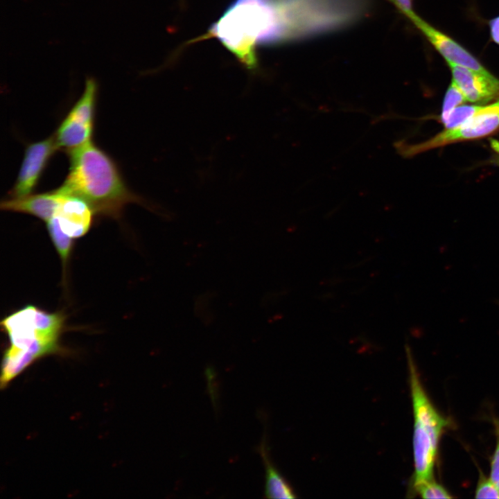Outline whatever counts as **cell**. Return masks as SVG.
<instances>
[{
    "instance_id": "6da1fadb",
    "label": "cell",
    "mask_w": 499,
    "mask_h": 499,
    "mask_svg": "<svg viewBox=\"0 0 499 499\" xmlns=\"http://www.w3.org/2000/svg\"><path fill=\"white\" fill-rule=\"evenodd\" d=\"M68 154L69 171L61 187L85 200L94 213L117 218L128 204L142 202L114 160L91 140Z\"/></svg>"
},
{
    "instance_id": "7a4b0ae2",
    "label": "cell",
    "mask_w": 499,
    "mask_h": 499,
    "mask_svg": "<svg viewBox=\"0 0 499 499\" xmlns=\"http://www.w3.org/2000/svg\"><path fill=\"white\" fill-rule=\"evenodd\" d=\"M200 38L217 39L245 68L255 70L257 46L282 44L274 0H234Z\"/></svg>"
},
{
    "instance_id": "3957f363",
    "label": "cell",
    "mask_w": 499,
    "mask_h": 499,
    "mask_svg": "<svg viewBox=\"0 0 499 499\" xmlns=\"http://www.w3.org/2000/svg\"><path fill=\"white\" fill-rule=\"evenodd\" d=\"M64 321L61 313H48L33 305L26 306L1 321L10 342L3 360L2 386L34 360L58 350Z\"/></svg>"
},
{
    "instance_id": "277c9868",
    "label": "cell",
    "mask_w": 499,
    "mask_h": 499,
    "mask_svg": "<svg viewBox=\"0 0 499 499\" xmlns=\"http://www.w3.org/2000/svg\"><path fill=\"white\" fill-rule=\"evenodd\" d=\"M286 42L332 33L358 21L371 0H275Z\"/></svg>"
},
{
    "instance_id": "5b68a950",
    "label": "cell",
    "mask_w": 499,
    "mask_h": 499,
    "mask_svg": "<svg viewBox=\"0 0 499 499\" xmlns=\"http://www.w3.org/2000/svg\"><path fill=\"white\" fill-rule=\"evenodd\" d=\"M408 367L414 414L413 484L433 479V470L439 439L448 421L432 404L420 380L417 367L410 354Z\"/></svg>"
},
{
    "instance_id": "8992f818",
    "label": "cell",
    "mask_w": 499,
    "mask_h": 499,
    "mask_svg": "<svg viewBox=\"0 0 499 499\" xmlns=\"http://www.w3.org/2000/svg\"><path fill=\"white\" fill-rule=\"evenodd\" d=\"M98 86L87 78L80 98L54 134L59 149L69 152L91 141L94 128Z\"/></svg>"
},
{
    "instance_id": "52a82bcc",
    "label": "cell",
    "mask_w": 499,
    "mask_h": 499,
    "mask_svg": "<svg viewBox=\"0 0 499 499\" xmlns=\"http://www.w3.org/2000/svg\"><path fill=\"white\" fill-rule=\"evenodd\" d=\"M499 130V99L482 105L480 112L462 125L444 129L430 139L403 148L405 155H414L423 151L453 143L482 139Z\"/></svg>"
},
{
    "instance_id": "ba28073f",
    "label": "cell",
    "mask_w": 499,
    "mask_h": 499,
    "mask_svg": "<svg viewBox=\"0 0 499 499\" xmlns=\"http://www.w3.org/2000/svg\"><path fill=\"white\" fill-rule=\"evenodd\" d=\"M58 149L54 134L28 145L10 196L17 198L30 194L38 184L51 157Z\"/></svg>"
},
{
    "instance_id": "9c48e42d",
    "label": "cell",
    "mask_w": 499,
    "mask_h": 499,
    "mask_svg": "<svg viewBox=\"0 0 499 499\" xmlns=\"http://www.w3.org/2000/svg\"><path fill=\"white\" fill-rule=\"evenodd\" d=\"M408 18L425 35L448 64L466 67L484 73H489L466 49L451 37L430 26L415 12Z\"/></svg>"
},
{
    "instance_id": "30bf717a",
    "label": "cell",
    "mask_w": 499,
    "mask_h": 499,
    "mask_svg": "<svg viewBox=\"0 0 499 499\" xmlns=\"http://www.w3.org/2000/svg\"><path fill=\"white\" fill-rule=\"evenodd\" d=\"M453 79L467 101L487 103L499 99V80L490 72L484 73L466 67L448 64Z\"/></svg>"
},
{
    "instance_id": "8fae6325",
    "label": "cell",
    "mask_w": 499,
    "mask_h": 499,
    "mask_svg": "<svg viewBox=\"0 0 499 499\" xmlns=\"http://www.w3.org/2000/svg\"><path fill=\"white\" fill-rule=\"evenodd\" d=\"M94 214L81 198L67 193L52 217L61 230L71 238L84 236L89 229Z\"/></svg>"
},
{
    "instance_id": "7c38bea8",
    "label": "cell",
    "mask_w": 499,
    "mask_h": 499,
    "mask_svg": "<svg viewBox=\"0 0 499 499\" xmlns=\"http://www.w3.org/2000/svg\"><path fill=\"white\" fill-rule=\"evenodd\" d=\"M67 193L60 188L51 191L28 194L21 197L12 198L1 202V209L5 211L28 213L45 222L55 214L60 203Z\"/></svg>"
},
{
    "instance_id": "4fadbf2b",
    "label": "cell",
    "mask_w": 499,
    "mask_h": 499,
    "mask_svg": "<svg viewBox=\"0 0 499 499\" xmlns=\"http://www.w3.org/2000/svg\"><path fill=\"white\" fill-rule=\"evenodd\" d=\"M256 450L262 458L265 471V498H296L291 486L283 475H281L271 460L265 434Z\"/></svg>"
},
{
    "instance_id": "5bb4252c",
    "label": "cell",
    "mask_w": 499,
    "mask_h": 499,
    "mask_svg": "<svg viewBox=\"0 0 499 499\" xmlns=\"http://www.w3.org/2000/svg\"><path fill=\"white\" fill-rule=\"evenodd\" d=\"M46 223L51 238L61 258L63 268H64L72 250L73 238L61 230L53 218Z\"/></svg>"
},
{
    "instance_id": "9a60e30c",
    "label": "cell",
    "mask_w": 499,
    "mask_h": 499,
    "mask_svg": "<svg viewBox=\"0 0 499 499\" xmlns=\"http://www.w3.org/2000/svg\"><path fill=\"white\" fill-rule=\"evenodd\" d=\"M465 102H467V100L464 94L455 82L452 80L444 96L440 116L441 122L444 123L451 112Z\"/></svg>"
},
{
    "instance_id": "2e32d148",
    "label": "cell",
    "mask_w": 499,
    "mask_h": 499,
    "mask_svg": "<svg viewBox=\"0 0 499 499\" xmlns=\"http://www.w3.org/2000/svg\"><path fill=\"white\" fill-rule=\"evenodd\" d=\"M482 105H460L456 107L444 123L445 129L457 128L478 114Z\"/></svg>"
},
{
    "instance_id": "e0dca14e",
    "label": "cell",
    "mask_w": 499,
    "mask_h": 499,
    "mask_svg": "<svg viewBox=\"0 0 499 499\" xmlns=\"http://www.w3.org/2000/svg\"><path fill=\"white\" fill-rule=\"evenodd\" d=\"M416 493L423 498H451L447 490L433 479L413 484Z\"/></svg>"
},
{
    "instance_id": "ac0fdd59",
    "label": "cell",
    "mask_w": 499,
    "mask_h": 499,
    "mask_svg": "<svg viewBox=\"0 0 499 499\" xmlns=\"http://www.w3.org/2000/svg\"><path fill=\"white\" fill-rule=\"evenodd\" d=\"M476 498H499V490L490 479L481 477L476 487Z\"/></svg>"
},
{
    "instance_id": "d6986e66",
    "label": "cell",
    "mask_w": 499,
    "mask_h": 499,
    "mask_svg": "<svg viewBox=\"0 0 499 499\" xmlns=\"http://www.w3.org/2000/svg\"><path fill=\"white\" fill-rule=\"evenodd\" d=\"M489 479L499 490V440L491 460Z\"/></svg>"
},
{
    "instance_id": "ffe728a7",
    "label": "cell",
    "mask_w": 499,
    "mask_h": 499,
    "mask_svg": "<svg viewBox=\"0 0 499 499\" xmlns=\"http://www.w3.org/2000/svg\"><path fill=\"white\" fill-rule=\"evenodd\" d=\"M406 17L413 14L412 0H389Z\"/></svg>"
},
{
    "instance_id": "44dd1931",
    "label": "cell",
    "mask_w": 499,
    "mask_h": 499,
    "mask_svg": "<svg viewBox=\"0 0 499 499\" xmlns=\"http://www.w3.org/2000/svg\"><path fill=\"white\" fill-rule=\"evenodd\" d=\"M491 36L494 42L499 44V16L489 21Z\"/></svg>"
},
{
    "instance_id": "7402d4cb",
    "label": "cell",
    "mask_w": 499,
    "mask_h": 499,
    "mask_svg": "<svg viewBox=\"0 0 499 499\" xmlns=\"http://www.w3.org/2000/svg\"><path fill=\"white\" fill-rule=\"evenodd\" d=\"M491 146L495 152L492 161L493 164L499 166V141L496 140H491Z\"/></svg>"
}]
</instances>
